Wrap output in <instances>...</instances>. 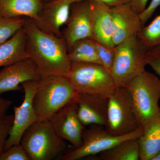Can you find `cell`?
Masks as SVG:
<instances>
[{
    "label": "cell",
    "mask_w": 160,
    "mask_h": 160,
    "mask_svg": "<svg viewBox=\"0 0 160 160\" xmlns=\"http://www.w3.org/2000/svg\"><path fill=\"white\" fill-rule=\"evenodd\" d=\"M23 29L26 35V50L43 76H59L67 78L71 62L68 48L63 38L46 33L29 18H24Z\"/></svg>",
    "instance_id": "1"
},
{
    "label": "cell",
    "mask_w": 160,
    "mask_h": 160,
    "mask_svg": "<svg viewBox=\"0 0 160 160\" xmlns=\"http://www.w3.org/2000/svg\"><path fill=\"white\" fill-rule=\"evenodd\" d=\"M78 92L68 78L43 76L33 98V106L39 121H49L60 109L75 100Z\"/></svg>",
    "instance_id": "2"
},
{
    "label": "cell",
    "mask_w": 160,
    "mask_h": 160,
    "mask_svg": "<svg viewBox=\"0 0 160 160\" xmlns=\"http://www.w3.org/2000/svg\"><path fill=\"white\" fill-rule=\"evenodd\" d=\"M148 49L138 35L115 46L114 58L110 72L117 86H126L146 70Z\"/></svg>",
    "instance_id": "3"
},
{
    "label": "cell",
    "mask_w": 160,
    "mask_h": 160,
    "mask_svg": "<svg viewBox=\"0 0 160 160\" xmlns=\"http://www.w3.org/2000/svg\"><path fill=\"white\" fill-rule=\"evenodd\" d=\"M20 144L30 160H52L67 149L66 141L55 131L49 121H38L25 131Z\"/></svg>",
    "instance_id": "4"
},
{
    "label": "cell",
    "mask_w": 160,
    "mask_h": 160,
    "mask_svg": "<svg viewBox=\"0 0 160 160\" xmlns=\"http://www.w3.org/2000/svg\"><path fill=\"white\" fill-rule=\"evenodd\" d=\"M126 87L131 95L140 126L143 127L159 114L160 79L145 70Z\"/></svg>",
    "instance_id": "5"
},
{
    "label": "cell",
    "mask_w": 160,
    "mask_h": 160,
    "mask_svg": "<svg viewBox=\"0 0 160 160\" xmlns=\"http://www.w3.org/2000/svg\"><path fill=\"white\" fill-rule=\"evenodd\" d=\"M78 92L109 98L117 87L110 71L97 63L71 62L68 77Z\"/></svg>",
    "instance_id": "6"
},
{
    "label": "cell",
    "mask_w": 160,
    "mask_h": 160,
    "mask_svg": "<svg viewBox=\"0 0 160 160\" xmlns=\"http://www.w3.org/2000/svg\"><path fill=\"white\" fill-rule=\"evenodd\" d=\"M141 127L129 90L126 86H117L109 98L106 129L111 134L122 136Z\"/></svg>",
    "instance_id": "7"
},
{
    "label": "cell",
    "mask_w": 160,
    "mask_h": 160,
    "mask_svg": "<svg viewBox=\"0 0 160 160\" xmlns=\"http://www.w3.org/2000/svg\"><path fill=\"white\" fill-rule=\"evenodd\" d=\"M143 128L140 127L129 134L116 136L111 134L105 126L92 125L85 128L82 135V143L77 149L66 151L61 157L62 160H78L108 150L121 142L128 139L138 138L142 134Z\"/></svg>",
    "instance_id": "8"
},
{
    "label": "cell",
    "mask_w": 160,
    "mask_h": 160,
    "mask_svg": "<svg viewBox=\"0 0 160 160\" xmlns=\"http://www.w3.org/2000/svg\"><path fill=\"white\" fill-rule=\"evenodd\" d=\"M39 81H30L22 84L24 92L22 102L14 108L13 125L4 146V151L15 145L20 144L25 131L38 118L33 106V100Z\"/></svg>",
    "instance_id": "9"
},
{
    "label": "cell",
    "mask_w": 160,
    "mask_h": 160,
    "mask_svg": "<svg viewBox=\"0 0 160 160\" xmlns=\"http://www.w3.org/2000/svg\"><path fill=\"white\" fill-rule=\"evenodd\" d=\"M91 0H83L72 4L66 28L62 32L68 49L79 40L92 38Z\"/></svg>",
    "instance_id": "10"
},
{
    "label": "cell",
    "mask_w": 160,
    "mask_h": 160,
    "mask_svg": "<svg viewBox=\"0 0 160 160\" xmlns=\"http://www.w3.org/2000/svg\"><path fill=\"white\" fill-rule=\"evenodd\" d=\"M78 103L74 101L64 106L49 120L58 135L77 149L82 145V135L85 126L79 119Z\"/></svg>",
    "instance_id": "11"
},
{
    "label": "cell",
    "mask_w": 160,
    "mask_h": 160,
    "mask_svg": "<svg viewBox=\"0 0 160 160\" xmlns=\"http://www.w3.org/2000/svg\"><path fill=\"white\" fill-rule=\"evenodd\" d=\"M83 0H52L43 3L35 19L37 26L46 33L62 38L61 28L66 24L72 4Z\"/></svg>",
    "instance_id": "12"
},
{
    "label": "cell",
    "mask_w": 160,
    "mask_h": 160,
    "mask_svg": "<svg viewBox=\"0 0 160 160\" xmlns=\"http://www.w3.org/2000/svg\"><path fill=\"white\" fill-rule=\"evenodd\" d=\"M42 75L32 60L28 58L5 66L0 71V94L22 89L27 81H40Z\"/></svg>",
    "instance_id": "13"
},
{
    "label": "cell",
    "mask_w": 160,
    "mask_h": 160,
    "mask_svg": "<svg viewBox=\"0 0 160 160\" xmlns=\"http://www.w3.org/2000/svg\"><path fill=\"white\" fill-rule=\"evenodd\" d=\"M112 19V42L117 46L127 39L138 35L144 25L139 14L129 3L111 7Z\"/></svg>",
    "instance_id": "14"
},
{
    "label": "cell",
    "mask_w": 160,
    "mask_h": 160,
    "mask_svg": "<svg viewBox=\"0 0 160 160\" xmlns=\"http://www.w3.org/2000/svg\"><path fill=\"white\" fill-rule=\"evenodd\" d=\"M78 115L84 126L92 125L106 127L108 117L109 98L78 92Z\"/></svg>",
    "instance_id": "15"
},
{
    "label": "cell",
    "mask_w": 160,
    "mask_h": 160,
    "mask_svg": "<svg viewBox=\"0 0 160 160\" xmlns=\"http://www.w3.org/2000/svg\"><path fill=\"white\" fill-rule=\"evenodd\" d=\"M91 1L92 39L107 46L115 47L112 42L111 7L99 1Z\"/></svg>",
    "instance_id": "16"
},
{
    "label": "cell",
    "mask_w": 160,
    "mask_h": 160,
    "mask_svg": "<svg viewBox=\"0 0 160 160\" xmlns=\"http://www.w3.org/2000/svg\"><path fill=\"white\" fill-rule=\"evenodd\" d=\"M142 128V134L138 138L139 160H151L160 150V112Z\"/></svg>",
    "instance_id": "17"
},
{
    "label": "cell",
    "mask_w": 160,
    "mask_h": 160,
    "mask_svg": "<svg viewBox=\"0 0 160 160\" xmlns=\"http://www.w3.org/2000/svg\"><path fill=\"white\" fill-rule=\"evenodd\" d=\"M26 35L23 28L0 45V67L29 58L26 50Z\"/></svg>",
    "instance_id": "18"
},
{
    "label": "cell",
    "mask_w": 160,
    "mask_h": 160,
    "mask_svg": "<svg viewBox=\"0 0 160 160\" xmlns=\"http://www.w3.org/2000/svg\"><path fill=\"white\" fill-rule=\"evenodd\" d=\"M43 3L41 0H0V17H25L34 20L42 9Z\"/></svg>",
    "instance_id": "19"
},
{
    "label": "cell",
    "mask_w": 160,
    "mask_h": 160,
    "mask_svg": "<svg viewBox=\"0 0 160 160\" xmlns=\"http://www.w3.org/2000/svg\"><path fill=\"white\" fill-rule=\"evenodd\" d=\"M138 138L128 139L117 144L110 149L99 153L98 160H139Z\"/></svg>",
    "instance_id": "20"
},
{
    "label": "cell",
    "mask_w": 160,
    "mask_h": 160,
    "mask_svg": "<svg viewBox=\"0 0 160 160\" xmlns=\"http://www.w3.org/2000/svg\"><path fill=\"white\" fill-rule=\"evenodd\" d=\"M71 62H82L101 64L94 41L90 38L79 40L68 49Z\"/></svg>",
    "instance_id": "21"
},
{
    "label": "cell",
    "mask_w": 160,
    "mask_h": 160,
    "mask_svg": "<svg viewBox=\"0 0 160 160\" xmlns=\"http://www.w3.org/2000/svg\"><path fill=\"white\" fill-rule=\"evenodd\" d=\"M148 48L160 45V14L150 24L144 26L138 35Z\"/></svg>",
    "instance_id": "22"
},
{
    "label": "cell",
    "mask_w": 160,
    "mask_h": 160,
    "mask_svg": "<svg viewBox=\"0 0 160 160\" xmlns=\"http://www.w3.org/2000/svg\"><path fill=\"white\" fill-rule=\"evenodd\" d=\"M24 18L0 17V45L9 40L23 27Z\"/></svg>",
    "instance_id": "23"
},
{
    "label": "cell",
    "mask_w": 160,
    "mask_h": 160,
    "mask_svg": "<svg viewBox=\"0 0 160 160\" xmlns=\"http://www.w3.org/2000/svg\"><path fill=\"white\" fill-rule=\"evenodd\" d=\"M94 40L101 64L110 71L115 56V47H111Z\"/></svg>",
    "instance_id": "24"
},
{
    "label": "cell",
    "mask_w": 160,
    "mask_h": 160,
    "mask_svg": "<svg viewBox=\"0 0 160 160\" xmlns=\"http://www.w3.org/2000/svg\"><path fill=\"white\" fill-rule=\"evenodd\" d=\"M14 115L5 114L0 117V155L4 151L6 140L13 125Z\"/></svg>",
    "instance_id": "25"
},
{
    "label": "cell",
    "mask_w": 160,
    "mask_h": 160,
    "mask_svg": "<svg viewBox=\"0 0 160 160\" xmlns=\"http://www.w3.org/2000/svg\"><path fill=\"white\" fill-rule=\"evenodd\" d=\"M0 160H30L29 155L21 144L13 145L3 152Z\"/></svg>",
    "instance_id": "26"
},
{
    "label": "cell",
    "mask_w": 160,
    "mask_h": 160,
    "mask_svg": "<svg viewBox=\"0 0 160 160\" xmlns=\"http://www.w3.org/2000/svg\"><path fill=\"white\" fill-rule=\"evenodd\" d=\"M146 58L148 65L160 77V45L149 48Z\"/></svg>",
    "instance_id": "27"
},
{
    "label": "cell",
    "mask_w": 160,
    "mask_h": 160,
    "mask_svg": "<svg viewBox=\"0 0 160 160\" xmlns=\"http://www.w3.org/2000/svg\"><path fill=\"white\" fill-rule=\"evenodd\" d=\"M160 6V0H152L146 9L139 14L140 19L144 26L152 16L158 7Z\"/></svg>",
    "instance_id": "28"
},
{
    "label": "cell",
    "mask_w": 160,
    "mask_h": 160,
    "mask_svg": "<svg viewBox=\"0 0 160 160\" xmlns=\"http://www.w3.org/2000/svg\"><path fill=\"white\" fill-rule=\"evenodd\" d=\"M148 1L149 0H130L129 4L135 11L140 14L146 9Z\"/></svg>",
    "instance_id": "29"
},
{
    "label": "cell",
    "mask_w": 160,
    "mask_h": 160,
    "mask_svg": "<svg viewBox=\"0 0 160 160\" xmlns=\"http://www.w3.org/2000/svg\"><path fill=\"white\" fill-rule=\"evenodd\" d=\"M12 104V101L0 97V117L6 114Z\"/></svg>",
    "instance_id": "30"
},
{
    "label": "cell",
    "mask_w": 160,
    "mask_h": 160,
    "mask_svg": "<svg viewBox=\"0 0 160 160\" xmlns=\"http://www.w3.org/2000/svg\"><path fill=\"white\" fill-rule=\"evenodd\" d=\"M99 1L110 7L119 6L122 4L129 3L130 0H93Z\"/></svg>",
    "instance_id": "31"
},
{
    "label": "cell",
    "mask_w": 160,
    "mask_h": 160,
    "mask_svg": "<svg viewBox=\"0 0 160 160\" xmlns=\"http://www.w3.org/2000/svg\"><path fill=\"white\" fill-rule=\"evenodd\" d=\"M151 160H160V150Z\"/></svg>",
    "instance_id": "32"
},
{
    "label": "cell",
    "mask_w": 160,
    "mask_h": 160,
    "mask_svg": "<svg viewBox=\"0 0 160 160\" xmlns=\"http://www.w3.org/2000/svg\"><path fill=\"white\" fill-rule=\"evenodd\" d=\"M41 1L44 2H49V1H52V0H41Z\"/></svg>",
    "instance_id": "33"
}]
</instances>
